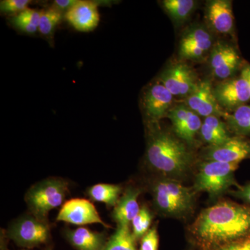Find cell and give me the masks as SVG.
<instances>
[{
  "label": "cell",
  "instance_id": "cell-2",
  "mask_svg": "<svg viewBox=\"0 0 250 250\" xmlns=\"http://www.w3.org/2000/svg\"><path fill=\"white\" fill-rule=\"evenodd\" d=\"M146 159L149 167L162 177L179 180L191 170L194 156L188 145L158 123H149Z\"/></svg>",
  "mask_w": 250,
  "mask_h": 250
},
{
  "label": "cell",
  "instance_id": "cell-17",
  "mask_svg": "<svg viewBox=\"0 0 250 250\" xmlns=\"http://www.w3.org/2000/svg\"><path fill=\"white\" fill-rule=\"evenodd\" d=\"M65 19L76 30L88 32L97 27L100 22L98 4L91 1H77L65 13Z\"/></svg>",
  "mask_w": 250,
  "mask_h": 250
},
{
  "label": "cell",
  "instance_id": "cell-30",
  "mask_svg": "<svg viewBox=\"0 0 250 250\" xmlns=\"http://www.w3.org/2000/svg\"><path fill=\"white\" fill-rule=\"evenodd\" d=\"M13 22L16 27H17L20 30L27 33V34H34L36 31H39V28L31 22H28L26 20L20 17L19 16H16L13 18Z\"/></svg>",
  "mask_w": 250,
  "mask_h": 250
},
{
  "label": "cell",
  "instance_id": "cell-31",
  "mask_svg": "<svg viewBox=\"0 0 250 250\" xmlns=\"http://www.w3.org/2000/svg\"><path fill=\"white\" fill-rule=\"evenodd\" d=\"M18 16L39 28L41 12H39V11H36V10L27 9L24 10L22 12L20 13Z\"/></svg>",
  "mask_w": 250,
  "mask_h": 250
},
{
  "label": "cell",
  "instance_id": "cell-33",
  "mask_svg": "<svg viewBox=\"0 0 250 250\" xmlns=\"http://www.w3.org/2000/svg\"><path fill=\"white\" fill-rule=\"evenodd\" d=\"M77 2V0H56L54 1V7L57 9L60 10H69L71 9Z\"/></svg>",
  "mask_w": 250,
  "mask_h": 250
},
{
  "label": "cell",
  "instance_id": "cell-18",
  "mask_svg": "<svg viewBox=\"0 0 250 250\" xmlns=\"http://www.w3.org/2000/svg\"><path fill=\"white\" fill-rule=\"evenodd\" d=\"M141 193V190L134 187H128L123 192L112 212V218L117 225H129L131 223L141 209L138 202Z\"/></svg>",
  "mask_w": 250,
  "mask_h": 250
},
{
  "label": "cell",
  "instance_id": "cell-13",
  "mask_svg": "<svg viewBox=\"0 0 250 250\" xmlns=\"http://www.w3.org/2000/svg\"><path fill=\"white\" fill-rule=\"evenodd\" d=\"M213 38L203 26H195L184 34L180 41L179 55L187 60L198 61L213 47Z\"/></svg>",
  "mask_w": 250,
  "mask_h": 250
},
{
  "label": "cell",
  "instance_id": "cell-14",
  "mask_svg": "<svg viewBox=\"0 0 250 250\" xmlns=\"http://www.w3.org/2000/svg\"><path fill=\"white\" fill-rule=\"evenodd\" d=\"M240 57L232 46L218 42L212 47L210 54V67L212 75L221 80L231 78L238 70Z\"/></svg>",
  "mask_w": 250,
  "mask_h": 250
},
{
  "label": "cell",
  "instance_id": "cell-10",
  "mask_svg": "<svg viewBox=\"0 0 250 250\" xmlns=\"http://www.w3.org/2000/svg\"><path fill=\"white\" fill-rule=\"evenodd\" d=\"M215 98L222 108L234 111L250 100V90L243 77L222 81L213 87Z\"/></svg>",
  "mask_w": 250,
  "mask_h": 250
},
{
  "label": "cell",
  "instance_id": "cell-32",
  "mask_svg": "<svg viewBox=\"0 0 250 250\" xmlns=\"http://www.w3.org/2000/svg\"><path fill=\"white\" fill-rule=\"evenodd\" d=\"M233 194L235 196L239 197L242 200L250 204V184L240 188L238 190L233 192Z\"/></svg>",
  "mask_w": 250,
  "mask_h": 250
},
{
  "label": "cell",
  "instance_id": "cell-7",
  "mask_svg": "<svg viewBox=\"0 0 250 250\" xmlns=\"http://www.w3.org/2000/svg\"><path fill=\"white\" fill-rule=\"evenodd\" d=\"M159 82L170 92L173 96L187 98L196 88V75L184 62H176L166 67L161 74Z\"/></svg>",
  "mask_w": 250,
  "mask_h": 250
},
{
  "label": "cell",
  "instance_id": "cell-28",
  "mask_svg": "<svg viewBox=\"0 0 250 250\" xmlns=\"http://www.w3.org/2000/svg\"><path fill=\"white\" fill-rule=\"evenodd\" d=\"M29 0H4L1 1L0 9L3 13L22 12L28 9Z\"/></svg>",
  "mask_w": 250,
  "mask_h": 250
},
{
  "label": "cell",
  "instance_id": "cell-6",
  "mask_svg": "<svg viewBox=\"0 0 250 250\" xmlns=\"http://www.w3.org/2000/svg\"><path fill=\"white\" fill-rule=\"evenodd\" d=\"M7 235L18 246L31 248L47 241L49 229L45 220L34 215H25L16 219L10 225Z\"/></svg>",
  "mask_w": 250,
  "mask_h": 250
},
{
  "label": "cell",
  "instance_id": "cell-23",
  "mask_svg": "<svg viewBox=\"0 0 250 250\" xmlns=\"http://www.w3.org/2000/svg\"><path fill=\"white\" fill-rule=\"evenodd\" d=\"M229 129L239 136L250 134V105H243L231 114L226 113Z\"/></svg>",
  "mask_w": 250,
  "mask_h": 250
},
{
  "label": "cell",
  "instance_id": "cell-34",
  "mask_svg": "<svg viewBox=\"0 0 250 250\" xmlns=\"http://www.w3.org/2000/svg\"><path fill=\"white\" fill-rule=\"evenodd\" d=\"M241 77H243L248 82V85H249L250 90V65H247L243 69L241 72Z\"/></svg>",
  "mask_w": 250,
  "mask_h": 250
},
{
  "label": "cell",
  "instance_id": "cell-4",
  "mask_svg": "<svg viewBox=\"0 0 250 250\" xmlns=\"http://www.w3.org/2000/svg\"><path fill=\"white\" fill-rule=\"evenodd\" d=\"M238 166V164L204 161L195 175L194 190L207 192L211 198L221 196L231 186L236 185L234 172Z\"/></svg>",
  "mask_w": 250,
  "mask_h": 250
},
{
  "label": "cell",
  "instance_id": "cell-22",
  "mask_svg": "<svg viewBox=\"0 0 250 250\" xmlns=\"http://www.w3.org/2000/svg\"><path fill=\"white\" fill-rule=\"evenodd\" d=\"M102 250H138L129 225H118L116 231Z\"/></svg>",
  "mask_w": 250,
  "mask_h": 250
},
{
  "label": "cell",
  "instance_id": "cell-21",
  "mask_svg": "<svg viewBox=\"0 0 250 250\" xmlns=\"http://www.w3.org/2000/svg\"><path fill=\"white\" fill-rule=\"evenodd\" d=\"M122 192L120 185L110 184H98L90 187L87 194L93 201L103 202L108 207H115Z\"/></svg>",
  "mask_w": 250,
  "mask_h": 250
},
{
  "label": "cell",
  "instance_id": "cell-26",
  "mask_svg": "<svg viewBox=\"0 0 250 250\" xmlns=\"http://www.w3.org/2000/svg\"><path fill=\"white\" fill-rule=\"evenodd\" d=\"M62 19V12L57 8H50L41 12L39 31L44 36H49Z\"/></svg>",
  "mask_w": 250,
  "mask_h": 250
},
{
  "label": "cell",
  "instance_id": "cell-1",
  "mask_svg": "<svg viewBox=\"0 0 250 250\" xmlns=\"http://www.w3.org/2000/svg\"><path fill=\"white\" fill-rule=\"evenodd\" d=\"M191 233L208 250L250 235V208L223 200L202 210L191 226Z\"/></svg>",
  "mask_w": 250,
  "mask_h": 250
},
{
  "label": "cell",
  "instance_id": "cell-11",
  "mask_svg": "<svg viewBox=\"0 0 250 250\" xmlns=\"http://www.w3.org/2000/svg\"><path fill=\"white\" fill-rule=\"evenodd\" d=\"M173 99V95L160 82L150 85L143 98V111L149 123H158L167 117Z\"/></svg>",
  "mask_w": 250,
  "mask_h": 250
},
{
  "label": "cell",
  "instance_id": "cell-8",
  "mask_svg": "<svg viewBox=\"0 0 250 250\" xmlns=\"http://www.w3.org/2000/svg\"><path fill=\"white\" fill-rule=\"evenodd\" d=\"M57 220L77 226L96 223L110 228L100 216L93 204L86 199H72L65 202L59 210Z\"/></svg>",
  "mask_w": 250,
  "mask_h": 250
},
{
  "label": "cell",
  "instance_id": "cell-35",
  "mask_svg": "<svg viewBox=\"0 0 250 250\" xmlns=\"http://www.w3.org/2000/svg\"></svg>",
  "mask_w": 250,
  "mask_h": 250
},
{
  "label": "cell",
  "instance_id": "cell-24",
  "mask_svg": "<svg viewBox=\"0 0 250 250\" xmlns=\"http://www.w3.org/2000/svg\"><path fill=\"white\" fill-rule=\"evenodd\" d=\"M162 4L174 22L181 24L190 17L196 3L193 0H164Z\"/></svg>",
  "mask_w": 250,
  "mask_h": 250
},
{
  "label": "cell",
  "instance_id": "cell-25",
  "mask_svg": "<svg viewBox=\"0 0 250 250\" xmlns=\"http://www.w3.org/2000/svg\"><path fill=\"white\" fill-rule=\"evenodd\" d=\"M152 214L146 206H143L131 222L132 234L135 240L142 238L143 236L150 229L152 221Z\"/></svg>",
  "mask_w": 250,
  "mask_h": 250
},
{
  "label": "cell",
  "instance_id": "cell-29",
  "mask_svg": "<svg viewBox=\"0 0 250 250\" xmlns=\"http://www.w3.org/2000/svg\"><path fill=\"white\" fill-rule=\"evenodd\" d=\"M210 250H250V235Z\"/></svg>",
  "mask_w": 250,
  "mask_h": 250
},
{
  "label": "cell",
  "instance_id": "cell-3",
  "mask_svg": "<svg viewBox=\"0 0 250 250\" xmlns=\"http://www.w3.org/2000/svg\"><path fill=\"white\" fill-rule=\"evenodd\" d=\"M193 188L185 187L177 179L162 177L152 187L153 202L160 214L184 218L194 209L195 195Z\"/></svg>",
  "mask_w": 250,
  "mask_h": 250
},
{
  "label": "cell",
  "instance_id": "cell-20",
  "mask_svg": "<svg viewBox=\"0 0 250 250\" xmlns=\"http://www.w3.org/2000/svg\"><path fill=\"white\" fill-rule=\"evenodd\" d=\"M200 136L205 143L210 146H217L228 141L231 138L228 128L220 117L210 116L202 122Z\"/></svg>",
  "mask_w": 250,
  "mask_h": 250
},
{
  "label": "cell",
  "instance_id": "cell-27",
  "mask_svg": "<svg viewBox=\"0 0 250 250\" xmlns=\"http://www.w3.org/2000/svg\"><path fill=\"white\" fill-rule=\"evenodd\" d=\"M159 238L156 227H152L141 238L139 250H158Z\"/></svg>",
  "mask_w": 250,
  "mask_h": 250
},
{
  "label": "cell",
  "instance_id": "cell-15",
  "mask_svg": "<svg viewBox=\"0 0 250 250\" xmlns=\"http://www.w3.org/2000/svg\"><path fill=\"white\" fill-rule=\"evenodd\" d=\"M250 156V144L241 137H231L217 146L208 147L203 153L205 161L239 164Z\"/></svg>",
  "mask_w": 250,
  "mask_h": 250
},
{
  "label": "cell",
  "instance_id": "cell-16",
  "mask_svg": "<svg viewBox=\"0 0 250 250\" xmlns=\"http://www.w3.org/2000/svg\"><path fill=\"white\" fill-rule=\"evenodd\" d=\"M206 18L210 27L219 34L232 32L234 25L232 3L229 0H212L207 2Z\"/></svg>",
  "mask_w": 250,
  "mask_h": 250
},
{
  "label": "cell",
  "instance_id": "cell-19",
  "mask_svg": "<svg viewBox=\"0 0 250 250\" xmlns=\"http://www.w3.org/2000/svg\"><path fill=\"white\" fill-rule=\"evenodd\" d=\"M65 235L69 243L77 250H102L106 243L104 233L82 227L67 230Z\"/></svg>",
  "mask_w": 250,
  "mask_h": 250
},
{
  "label": "cell",
  "instance_id": "cell-12",
  "mask_svg": "<svg viewBox=\"0 0 250 250\" xmlns=\"http://www.w3.org/2000/svg\"><path fill=\"white\" fill-rule=\"evenodd\" d=\"M185 104L199 116H225L215 97L213 85L209 80L199 82L196 88L186 98Z\"/></svg>",
  "mask_w": 250,
  "mask_h": 250
},
{
  "label": "cell",
  "instance_id": "cell-9",
  "mask_svg": "<svg viewBox=\"0 0 250 250\" xmlns=\"http://www.w3.org/2000/svg\"><path fill=\"white\" fill-rule=\"evenodd\" d=\"M167 117L172 123L175 136L188 146H192L201 129L200 116L185 104H182L171 108Z\"/></svg>",
  "mask_w": 250,
  "mask_h": 250
},
{
  "label": "cell",
  "instance_id": "cell-5",
  "mask_svg": "<svg viewBox=\"0 0 250 250\" xmlns=\"http://www.w3.org/2000/svg\"><path fill=\"white\" fill-rule=\"evenodd\" d=\"M68 183L61 178H49L33 186L25 200L31 213L45 220L49 211L62 205L68 193Z\"/></svg>",
  "mask_w": 250,
  "mask_h": 250
}]
</instances>
